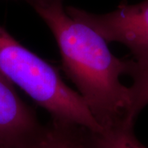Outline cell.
<instances>
[{
  "label": "cell",
  "mask_w": 148,
  "mask_h": 148,
  "mask_svg": "<svg viewBox=\"0 0 148 148\" xmlns=\"http://www.w3.org/2000/svg\"><path fill=\"white\" fill-rule=\"evenodd\" d=\"M129 76L133 79V83L129 87L131 95V110L136 119L138 114L148 105V69H132Z\"/></svg>",
  "instance_id": "7"
},
{
  "label": "cell",
  "mask_w": 148,
  "mask_h": 148,
  "mask_svg": "<svg viewBox=\"0 0 148 148\" xmlns=\"http://www.w3.org/2000/svg\"><path fill=\"white\" fill-rule=\"evenodd\" d=\"M26 1H27V3H30L32 2V0H26Z\"/></svg>",
  "instance_id": "8"
},
{
  "label": "cell",
  "mask_w": 148,
  "mask_h": 148,
  "mask_svg": "<svg viewBox=\"0 0 148 148\" xmlns=\"http://www.w3.org/2000/svg\"><path fill=\"white\" fill-rule=\"evenodd\" d=\"M133 125L122 126L92 134L93 148H147L137 140Z\"/></svg>",
  "instance_id": "6"
},
{
  "label": "cell",
  "mask_w": 148,
  "mask_h": 148,
  "mask_svg": "<svg viewBox=\"0 0 148 148\" xmlns=\"http://www.w3.org/2000/svg\"><path fill=\"white\" fill-rule=\"evenodd\" d=\"M0 76L24 90L53 119L104 132L77 91L65 84L57 68L23 46L0 27Z\"/></svg>",
  "instance_id": "2"
},
{
  "label": "cell",
  "mask_w": 148,
  "mask_h": 148,
  "mask_svg": "<svg viewBox=\"0 0 148 148\" xmlns=\"http://www.w3.org/2000/svg\"><path fill=\"white\" fill-rule=\"evenodd\" d=\"M65 9L69 16L92 28L107 42L120 43L128 48L133 56L132 69H148V0L136 4L121 3L105 14L75 7Z\"/></svg>",
  "instance_id": "3"
},
{
  "label": "cell",
  "mask_w": 148,
  "mask_h": 148,
  "mask_svg": "<svg viewBox=\"0 0 148 148\" xmlns=\"http://www.w3.org/2000/svg\"><path fill=\"white\" fill-rule=\"evenodd\" d=\"M41 130L14 86L0 76V148H29Z\"/></svg>",
  "instance_id": "4"
},
{
  "label": "cell",
  "mask_w": 148,
  "mask_h": 148,
  "mask_svg": "<svg viewBox=\"0 0 148 148\" xmlns=\"http://www.w3.org/2000/svg\"><path fill=\"white\" fill-rule=\"evenodd\" d=\"M64 3L32 0L29 4L53 33L64 71L104 131L133 125L130 89L119 79L131 73L133 59L117 58L101 35L69 16Z\"/></svg>",
  "instance_id": "1"
},
{
  "label": "cell",
  "mask_w": 148,
  "mask_h": 148,
  "mask_svg": "<svg viewBox=\"0 0 148 148\" xmlns=\"http://www.w3.org/2000/svg\"><path fill=\"white\" fill-rule=\"evenodd\" d=\"M81 127L53 119L52 124L43 128L29 148H90L80 134Z\"/></svg>",
  "instance_id": "5"
}]
</instances>
